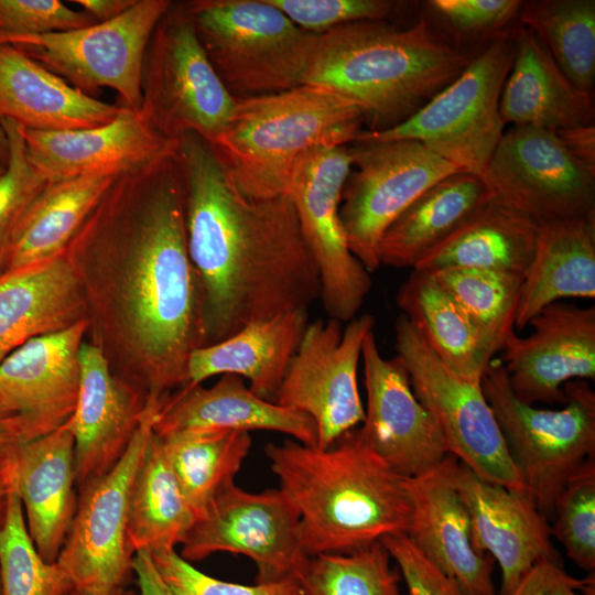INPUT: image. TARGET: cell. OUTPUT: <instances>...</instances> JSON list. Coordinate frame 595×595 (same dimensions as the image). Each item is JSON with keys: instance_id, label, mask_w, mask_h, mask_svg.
Instances as JSON below:
<instances>
[{"instance_id": "35", "label": "cell", "mask_w": 595, "mask_h": 595, "mask_svg": "<svg viewBox=\"0 0 595 595\" xmlns=\"http://www.w3.org/2000/svg\"><path fill=\"white\" fill-rule=\"evenodd\" d=\"M396 302L432 350L461 377L480 383L496 354L457 302L431 277L412 269Z\"/></svg>"}, {"instance_id": "20", "label": "cell", "mask_w": 595, "mask_h": 595, "mask_svg": "<svg viewBox=\"0 0 595 595\" xmlns=\"http://www.w3.org/2000/svg\"><path fill=\"white\" fill-rule=\"evenodd\" d=\"M87 322L25 342L0 363V399L17 415L26 442L65 424L74 413L79 350Z\"/></svg>"}, {"instance_id": "1", "label": "cell", "mask_w": 595, "mask_h": 595, "mask_svg": "<svg viewBox=\"0 0 595 595\" xmlns=\"http://www.w3.org/2000/svg\"><path fill=\"white\" fill-rule=\"evenodd\" d=\"M175 149L187 251L204 292L207 345L250 323L307 310L320 299V275L290 195H246L196 133L178 137Z\"/></svg>"}, {"instance_id": "33", "label": "cell", "mask_w": 595, "mask_h": 595, "mask_svg": "<svg viewBox=\"0 0 595 595\" xmlns=\"http://www.w3.org/2000/svg\"><path fill=\"white\" fill-rule=\"evenodd\" d=\"M541 225L494 197L472 219L428 252L412 269L470 268L523 277Z\"/></svg>"}, {"instance_id": "34", "label": "cell", "mask_w": 595, "mask_h": 595, "mask_svg": "<svg viewBox=\"0 0 595 595\" xmlns=\"http://www.w3.org/2000/svg\"><path fill=\"white\" fill-rule=\"evenodd\" d=\"M117 176L50 181L14 227L4 272L63 255Z\"/></svg>"}, {"instance_id": "10", "label": "cell", "mask_w": 595, "mask_h": 595, "mask_svg": "<svg viewBox=\"0 0 595 595\" xmlns=\"http://www.w3.org/2000/svg\"><path fill=\"white\" fill-rule=\"evenodd\" d=\"M394 328L397 356L448 453L486 482L527 490L480 383L461 377L444 364L404 315L397 318Z\"/></svg>"}, {"instance_id": "15", "label": "cell", "mask_w": 595, "mask_h": 595, "mask_svg": "<svg viewBox=\"0 0 595 595\" xmlns=\"http://www.w3.org/2000/svg\"><path fill=\"white\" fill-rule=\"evenodd\" d=\"M161 402L147 399L126 452L104 476L79 490L77 509L56 563L74 588L107 593L125 587L132 572L126 543L132 479Z\"/></svg>"}, {"instance_id": "6", "label": "cell", "mask_w": 595, "mask_h": 595, "mask_svg": "<svg viewBox=\"0 0 595 595\" xmlns=\"http://www.w3.org/2000/svg\"><path fill=\"white\" fill-rule=\"evenodd\" d=\"M185 3L212 66L234 98L304 84L320 34L299 28L268 0Z\"/></svg>"}, {"instance_id": "40", "label": "cell", "mask_w": 595, "mask_h": 595, "mask_svg": "<svg viewBox=\"0 0 595 595\" xmlns=\"http://www.w3.org/2000/svg\"><path fill=\"white\" fill-rule=\"evenodd\" d=\"M380 541L349 553L310 556L296 581L306 595H402L401 574Z\"/></svg>"}, {"instance_id": "45", "label": "cell", "mask_w": 595, "mask_h": 595, "mask_svg": "<svg viewBox=\"0 0 595 595\" xmlns=\"http://www.w3.org/2000/svg\"><path fill=\"white\" fill-rule=\"evenodd\" d=\"M299 28L322 34L336 26L364 20L387 21L400 2L388 0H268Z\"/></svg>"}, {"instance_id": "14", "label": "cell", "mask_w": 595, "mask_h": 595, "mask_svg": "<svg viewBox=\"0 0 595 595\" xmlns=\"http://www.w3.org/2000/svg\"><path fill=\"white\" fill-rule=\"evenodd\" d=\"M350 169L349 145L313 149L298 161L288 190L318 271L323 307L340 323L355 317L371 289L370 274L351 253L339 216Z\"/></svg>"}, {"instance_id": "11", "label": "cell", "mask_w": 595, "mask_h": 595, "mask_svg": "<svg viewBox=\"0 0 595 595\" xmlns=\"http://www.w3.org/2000/svg\"><path fill=\"white\" fill-rule=\"evenodd\" d=\"M171 0H137L121 15L89 26L46 34L0 31L14 45L82 93L111 88L120 105L140 111L142 62L151 34Z\"/></svg>"}, {"instance_id": "12", "label": "cell", "mask_w": 595, "mask_h": 595, "mask_svg": "<svg viewBox=\"0 0 595 595\" xmlns=\"http://www.w3.org/2000/svg\"><path fill=\"white\" fill-rule=\"evenodd\" d=\"M339 216L351 253L368 272L389 225L424 191L462 171L414 140L355 141Z\"/></svg>"}, {"instance_id": "48", "label": "cell", "mask_w": 595, "mask_h": 595, "mask_svg": "<svg viewBox=\"0 0 595 595\" xmlns=\"http://www.w3.org/2000/svg\"><path fill=\"white\" fill-rule=\"evenodd\" d=\"M380 542L397 563L409 595H463L458 586L431 564L404 533L386 536Z\"/></svg>"}, {"instance_id": "32", "label": "cell", "mask_w": 595, "mask_h": 595, "mask_svg": "<svg viewBox=\"0 0 595 595\" xmlns=\"http://www.w3.org/2000/svg\"><path fill=\"white\" fill-rule=\"evenodd\" d=\"M564 298H595V212L541 225L519 289L515 326L523 329L545 306Z\"/></svg>"}, {"instance_id": "7", "label": "cell", "mask_w": 595, "mask_h": 595, "mask_svg": "<svg viewBox=\"0 0 595 595\" xmlns=\"http://www.w3.org/2000/svg\"><path fill=\"white\" fill-rule=\"evenodd\" d=\"M480 386L528 494L552 520L565 484L595 457L594 391L585 380L569 381L562 409L536 408L513 394L502 364L496 360L486 368Z\"/></svg>"}, {"instance_id": "41", "label": "cell", "mask_w": 595, "mask_h": 595, "mask_svg": "<svg viewBox=\"0 0 595 595\" xmlns=\"http://www.w3.org/2000/svg\"><path fill=\"white\" fill-rule=\"evenodd\" d=\"M0 586L2 595H64L73 588L60 565L37 552L13 488L0 523Z\"/></svg>"}, {"instance_id": "3", "label": "cell", "mask_w": 595, "mask_h": 595, "mask_svg": "<svg viewBox=\"0 0 595 595\" xmlns=\"http://www.w3.org/2000/svg\"><path fill=\"white\" fill-rule=\"evenodd\" d=\"M266 455L300 515L309 556L354 552L409 531L407 478L371 451L357 429L325 448L288 440L268 444Z\"/></svg>"}, {"instance_id": "29", "label": "cell", "mask_w": 595, "mask_h": 595, "mask_svg": "<svg viewBox=\"0 0 595 595\" xmlns=\"http://www.w3.org/2000/svg\"><path fill=\"white\" fill-rule=\"evenodd\" d=\"M505 123L559 131L594 125L592 93L576 87L529 29L517 32L516 55L500 102Z\"/></svg>"}, {"instance_id": "19", "label": "cell", "mask_w": 595, "mask_h": 595, "mask_svg": "<svg viewBox=\"0 0 595 595\" xmlns=\"http://www.w3.org/2000/svg\"><path fill=\"white\" fill-rule=\"evenodd\" d=\"M528 325L530 335L513 333L501 348L509 386L527 404H564L563 385L595 378V306L558 301Z\"/></svg>"}, {"instance_id": "17", "label": "cell", "mask_w": 595, "mask_h": 595, "mask_svg": "<svg viewBox=\"0 0 595 595\" xmlns=\"http://www.w3.org/2000/svg\"><path fill=\"white\" fill-rule=\"evenodd\" d=\"M374 325L369 314L354 317L344 331L334 318L309 323L289 364L274 402L313 419L317 447L331 446L365 419L357 367Z\"/></svg>"}, {"instance_id": "31", "label": "cell", "mask_w": 595, "mask_h": 595, "mask_svg": "<svg viewBox=\"0 0 595 595\" xmlns=\"http://www.w3.org/2000/svg\"><path fill=\"white\" fill-rule=\"evenodd\" d=\"M493 197L485 180L475 173L457 171L437 181L386 229L378 248L380 266L413 268Z\"/></svg>"}, {"instance_id": "30", "label": "cell", "mask_w": 595, "mask_h": 595, "mask_svg": "<svg viewBox=\"0 0 595 595\" xmlns=\"http://www.w3.org/2000/svg\"><path fill=\"white\" fill-rule=\"evenodd\" d=\"M307 324V310H295L250 323L221 342L197 348L187 360L186 383L232 374L248 379L256 396L274 402Z\"/></svg>"}, {"instance_id": "43", "label": "cell", "mask_w": 595, "mask_h": 595, "mask_svg": "<svg viewBox=\"0 0 595 595\" xmlns=\"http://www.w3.org/2000/svg\"><path fill=\"white\" fill-rule=\"evenodd\" d=\"M0 123L8 140V161L0 174V275L4 272L10 239L20 217L50 182L30 161L22 127L8 119Z\"/></svg>"}, {"instance_id": "37", "label": "cell", "mask_w": 595, "mask_h": 595, "mask_svg": "<svg viewBox=\"0 0 595 595\" xmlns=\"http://www.w3.org/2000/svg\"><path fill=\"white\" fill-rule=\"evenodd\" d=\"M160 439L196 518L234 483L251 446L249 433L239 431H193Z\"/></svg>"}, {"instance_id": "36", "label": "cell", "mask_w": 595, "mask_h": 595, "mask_svg": "<svg viewBox=\"0 0 595 595\" xmlns=\"http://www.w3.org/2000/svg\"><path fill=\"white\" fill-rule=\"evenodd\" d=\"M196 516L167 461L161 439L152 432L136 469L129 495L126 543L137 552L175 549Z\"/></svg>"}, {"instance_id": "57", "label": "cell", "mask_w": 595, "mask_h": 595, "mask_svg": "<svg viewBox=\"0 0 595 595\" xmlns=\"http://www.w3.org/2000/svg\"><path fill=\"white\" fill-rule=\"evenodd\" d=\"M0 595H2V594H1V586H0Z\"/></svg>"}, {"instance_id": "4", "label": "cell", "mask_w": 595, "mask_h": 595, "mask_svg": "<svg viewBox=\"0 0 595 595\" xmlns=\"http://www.w3.org/2000/svg\"><path fill=\"white\" fill-rule=\"evenodd\" d=\"M387 22L355 21L320 34L304 78L354 104L367 131L404 122L470 61L434 36L424 18L407 29Z\"/></svg>"}, {"instance_id": "5", "label": "cell", "mask_w": 595, "mask_h": 595, "mask_svg": "<svg viewBox=\"0 0 595 595\" xmlns=\"http://www.w3.org/2000/svg\"><path fill=\"white\" fill-rule=\"evenodd\" d=\"M363 123L354 104L328 88L303 84L236 99L210 145L242 193L269 198L288 194L292 172L305 153L351 144Z\"/></svg>"}, {"instance_id": "38", "label": "cell", "mask_w": 595, "mask_h": 595, "mask_svg": "<svg viewBox=\"0 0 595 595\" xmlns=\"http://www.w3.org/2000/svg\"><path fill=\"white\" fill-rule=\"evenodd\" d=\"M518 18L522 26L536 34L567 78L583 91L592 93L595 1H528L522 3Z\"/></svg>"}, {"instance_id": "47", "label": "cell", "mask_w": 595, "mask_h": 595, "mask_svg": "<svg viewBox=\"0 0 595 595\" xmlns=\"http://www.w3.org/2000/svg\"><path fill=\"white\" fill-rule=\"evenodd\" d=\"M434 9L456 32L479 34L504 29L518 18L519 0H433Z\"/></svg>"}, {"instance_id": "42", "label": "cell", "mask_w": 595, "mask_h": 595, "mask_svg": "<svg viewBox=\"0 0 595 595\" xmlns=\"http://www.w3.org/2000/svg\"><path fill=\"white\" fill-rule=\"evenodd\" d=\"M551 533L566 556L588 573L595 570V457L565 484L553 507Z\"/></svg>"}, {"instance_id": "26", "label": "cell", "mask_w": 595, "mask_h": 595, "mask_svg": "<svg viewBox=\"0 0 595 595\" xmlns=\"http://www.w3.org/2000/svg\"><path fill=\"white\" fill-rule=\"evenodd\" d=\"M12 488L37 552L44 561L56 562L78 504L74 437L67 423L21 446Z\"/></svg>"}, {"instance_id": "55", "label": "cell", "mask_w": 595, "mask_h": 595, "mask_svg": "<svg viewBox=\"0 0 595 595\" xmlns=\"http://www.w3.org/2000/svg\"><path fill=\"white\" fill-rule=\"evenodd\" d=\"M8 161V140L0 123V165H6Z\"/></svg>"}, {"instance_id": "22", "label": "cell", "mask_w": 595, "mask_h": 595, "mask_svg": "<svg viewBox=\"0 0 595 595\" xmlns=\"http://www.w3.org/2000/svg\"><path fill=\"white\" fill-rule=\"evenodd\" d=\"M455 482L469 513L476 549L490 554L500 567L499 595H509L538 562L560 560L549 520L527 490L486 482L461 462Z\"/></svg>"}, {"instance_id": "16", "label": "cell", "mask_w": 595, "mask_h": 595, "mask_svg": "<svg viewBox=\"0 0 595 595\" xmlns=\"http://www.w3.org/2000/svg\"><path fill=\"white\" fill-rule=\"evenodd\" d=\"M483 178L496 197L540 225L595 212V167L573 155L554 131L506 129Z\"/></svg>"}, {"instance_id": "28", "label": "cell", "mask_w": 595, "mask_h": 595, "mask_svg": "<svg viewBox=\"0 0 595 595\" xmlns=\"http://www.w3.org/2000/svg\"><path fill=\"white\" fill-rule=\"evenodd\" d=\"M84 294L64 252L0 275V363L31 338L84 320Z\"/></svg>"}, {"instance_id": "44", "label": "cell", "mask_w": 595, "mask_h": 595, "mask_svg": "<svg viewBox=\"0 0 595 595\" xmlns=\"http://www.w3.org/2000/svg\"><path fill=\"white\" fill-rule=\"evenodd\" d=\"M150 554L173 595H306L296 580L242 585L201 572L175 549L158 550Z\"/></svg>"}, {"instance_id": "8", "label": "cell", "mask_w": 595, "mask_h": 595, "mask_svg": "<svg viewBox=\"0 0 595 595\" xmlns=\"http://www.w3.org/2000/svg\"><path fill=\"white\" fill-rule=\"evenodd\" d=\"M516 50L517 32L495 34L453 82L409 119L388 130H361L355 141L414 140L457 169L483 177L506 130L499 102Z\"/></svg>"}, {"instance_id": "9", "label": "cell", "mask_w": 595, "mask_h": 595, "mask_svg": "<svg viewBox=\"0 0 595 595\" xmlns=\"http://www.w3.org/2000/svg\"><path fill=\"white\" fill-rule=\"evenodd\" d=\"M140 113L161 137L196 133L209 143L229 120L236 98L212 66L184 2H173L154 28L141 72Z\"/></svg>"}, {"instance_id": "39", "label": "cell", "mask_w": 595, "mask_h": 595, "mask_svg": "<svg viewBox=\"0 0 595 595\" xmlns=\"http://www.w3.org/2000/svg\"><path fill=\"white\" fill-rule=\"evenodd\" d=\"M457 302L489 342L501 350L515 333L523 277L490 270L445 268L428 272Z\"/></svg>"}, {"instance_id": "25", "label": "cell", "mask_w": 595, "mask_h": 595, "mask_svg": "<svg viewBox=\"0 0 595 595\" xmlns=\"http://www.w3.org/2000/svg\"><path fill=\"white\" fill-rule=\"evenodd\" d=\"M275 431L317 446L316 424L307 414L256 396L241 377L221 375L209 388L185 383L164 398L153 422L159 437L193 431Z\"/></svg>"}, {"instance_id": "52", "label": "cell", "mask_w": 595, "mask_h": 595, "mask_svg": "<svg viewBox=\"0 0 595 595\" xmlns=\"http://www.w3.org/2000/svg\"><path fill=\"white\" fill-rule=\"evenodd\" d=\"M132 572L137 576L139 595H173L161 578L150 552L140 551L133 555Z\"/></svg>"}, {"instance_id": "51", "label": "cell", "mask_w": 595, "mask_h": 595, "mask_svg": "<svg viewBox=\"0 0 595 595\" xmlns=\"http://www.w3.org/2000/svg\"><path fill=\"white\" fill-rule=\"evenodd\" d=\"M569 151L587 165L595 167L594 125L577 126L556 131Z\"/></svg>"}, {"instance_id": "27", "label": "cell", "mask_w": 595, "mask_h": 595, "mask_svg": "<svg viewBox=\"0 0 595 595\" xmlns=\"http://www.w3.org/2000/svg\"><path fill=\"white\" fill-rule=\"evenodd\" d=\"M121 108L82 93L19 47L0 43V120L29 130H76L106 125Z\"/></svg>"}, {"instance_id": "49", "label": "cell", "mask_w": 595, "mask_h": 595, "mask_svg": "<svg viewBox=\"0 0 595 595\" xmlns=\"http://www.w3.org/2000/svg\"><path fill=\"white\" fill-rule=\"evenodd\" d=\"M509 595H595L594 572L578 578L569 574L560 560L533 565Z\"/></svg>"}, {"instance_id": "53", "label": "cell", "mask_w": 595, "mask_h": 595, "mask_svg": "<svg viewBox=\"0 0 595 595\" xmlns=\"http://www.w3.org/2000/svg\"><path fill=\"white\" fill-rule=\"evenodd\" d=\"M137 0H74L71 1L79 6L84 12L94 18L97 22L110 21L129 8H131Z\"/></svg>"}, {"instance_id": "50", "label": "cell", "mask_w": 595, "mask_h": 595, "mask_svg": "<svg viewBox=\"0 0 595 595\" xmlns=\"http://www.w3.org/2000/svg\"><path fill=\"white\" fill-rule=\"evenodd\" d=\"M25 442L19 419L0 399V523L12 489L18 453Z\"/></svg>"}, {"instance_id": "21", "label": "cell", "mask_w": 595, "mask_h": 595, "mask_svg": "<svg viewBox=\"0 0 595 595\" xmlns=\"http://www.w3.org/2000/svg\"><path fill=\"white\" fill-rule=\"evenodd\" d=\"M458 463L447 454L428 472L407 478L412 518L405 536L463 595H496L495 561L476 549L469 513L456 487Z\"/></svg>"}, {"instance_id": "2", "label": "cell", "mask_w": 595, "mask_h": 595, "mask_svg": "<svg viewBox=\"0 0 595 595\" xmlns=\"http://www.w3.org/2000/svg\"><path fill=\"white\" fill-rule=\"evenodd\" d=\"M77 236L123 260V318L147 398L162 401L167 390L187 382L191 353L207 345L176 149L119 174Z\"/></svg>"}, {"instance_id": "23", "label": "cell", "mask_w": 595, "mask_h": 595, "mask_svg": "<svg viewBox=\"0 0 595 595\" xmlns=\"http://www.w3.org/2000/svg\"><path fill=\"white\" fill-rule=\"evenodd\" d=\"M31 163L48 181L119 175L175 149L140 111L127 107L110 122L86 129L39 131L22 128Z\"/></svg>"}, {"instance_id": "46", "label": "cell", "mask_w": 595, "mask_h": 595, "mask_svg": "<svg viewBox=\"0 0 595 595\" xmlns=\"http://www.w3.org/2000/svg\"><path fill=\"white\" fill-rule=\"evenodd\" d=\"M97 21L58 0H0V31L46 34L89 26Z\"/></svg>"}, {"instance_id": "24", "label": "cell", "mask_w": 595, "mask_h": 595, "mask_svg": "<svg viewBox=\"0 0 595 595\" xmlns=\"http://www.w3.org/2000/svg\"><path fill=\"white\" fill-rule=\"evenodd\" d=\"M79 366L77 402L66 422L74 437L78 490L118 463L132 440L147 402L111 375L98 346L83 343Z\"/></svg>"}, {"instance_id": "54", "label": "cell", "mask_w": 595, "mask_h": 595, "mask_svg": "<svg viewBox=\"0 0 595 595\" xmlns=\"http://www.w3.org/2000/svg\"><path fill=\"white\" fill-rule=\"evenodd\" d=\"M64 595H139L133 591L127 589L126 587H118L107 593H89L85 591H80L77 588H71L68 592H66Z\"/></svg>"}, {"instance_id": "18", "label": "cell", "mask_w": 595, "mask_h": 595, "mask_svg": "<svg viewBox=\"0 0 595 595\" xmlns=\"http://www.w3.org/2000/svg\"><path fill=\"white\" fill-rule=\"evenodd\" d=\"M367 409L358 430L364 443L397 474L419 476L448 453L443 436L416 399L408 371L399 358L382 357L370 331L363 342Z\"/></svg>"}, {"instance_id": "13", "label": "cell", "mask_w": 595, "mask_h": 595, "mask_svg": "<svg viewBox=\"0 0 595 595\" xmlns=\"http://www.w3.org/2000/svg\"><path fill=\"white\" fill-rule=\"evenodd\" d=\"M181 544L188 562L215 552L248 556L257 566L256 583L296 580L310 558L300 515L285 494L249 493L235 483L215 496Z\"/></svg>"}, {"instance_id": "56", "label": "cell", "mask_w": 595, "mask_h": 595, "mask_svg": "<svg viewBox=\"0 0 595 595\" xmlns=\"http://www.w3.org/2000/svg\"><path fill=\"white\" fill-rule=\"evenodd\" d=\"M6 165H0V174L3 172Z\"/></svg>"}]
</instances>
